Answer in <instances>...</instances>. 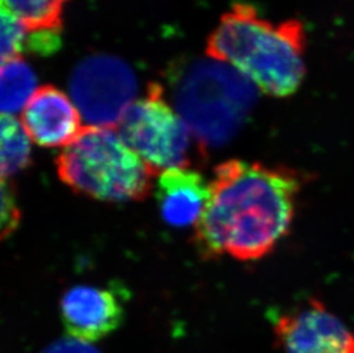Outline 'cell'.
<instances>
[{
    "instance_id": "cell-1",
    "label": "cell",
    "mask_w": 354,
    "mask_h": 353,
    "mask_svg": "<svg viewBox=\"0 0 354 353\" xmlns=\"http://www.w3.org/2000/svg\"><path fill=\"white\" fill-rule=\"evenodd\" d=\"M301 188V176L287 168L241 160L221 163L195 228L197 249L204 258L268 256L290 230Z\"/></svg>"
},
{
    "instance_id": "cell-2",
    "label": "cell",
    "mask_w": 354,
    "mask_h": 353,
    "mask_svg": "<svg viewBox=\"0 0 354 353\" xmlns=\"http://www.w3.org/2000/svg\"><path fill=\"white\" fill-rule=\"evenodd\" d=\"M306 35L301 21L272 24L248 3H235L207 40V57L231 64L263 93L287 98L305 75Z\"/></svg>"
},
{
    "instance_id": "cell-3",
    "label": "cell",
    "mask_w": 354,
    "mask_h": 353,
    "mask_svg": "<svg viewBox=\"0 0 354 353\" xmlns=\"http://www.w3.org/2000/svg\"><path fill=\"white\" fill-rule=\"evenodd\" d=\"M257 90L231 64L210 57L193 61L172 78L176 111L203 150L234 137L256 102Z\"/></svg>"
},
{
    "instance_id": "cell-4",
    "label": "cell",
    "mask_w": 354,
    "mask_h": 353,
    "mask_svg": "<svg viewBox=\"0 0 354 353\" xmlns=\"http://www.w3.org/2000/svg\"><path fill=\"white\" fill-rule=\"evenodd\" d=\"M57 169L74 192L106 202L142 200L158 172L115 127L91 125L57 156Z\"/></svg>"
},
{
    "instance_id": "cell-5",
    "label": "cell",
    "mask_w": 354,
    "mask_h": 353,
    "mask_svg": "<svg viewBox=\"0 0 354 353\" xmlns=\"http://www.w3.org/2000/svg\"><path fill=\"white\" fill-rule=\"evenodd\" d=\"M163 94L160 84H149L146 97L129 108L118 125L124 141L156 171L189 162V130Z\"/></svg>"
},
{
    "instance_id": "cell-6",
    "label": "cell",
    "mask_w": 354,
    "mask_h": 353,
    "mask_svg": "<svg viewBox=\"0 0 354 353\" xmlns=\"http://www.w3.org/2000/svg\"><path fill=\"white\" fill-rule=\"evenodd\" d=\"M69 90L88 125L116 127L136 102L137 78L129 64L120 57L94 54L76 66Z\"/></svg>"
},
{
    "instance_id": "cell-7",
    "label": "cell",
    "mask_w": 354,
    "mask_h": 353,
    "mask_svg": "<svg viewBox=\"0 0 354 353\" xmlns=\"http://www.w3.org/2000/svg\"><path fill=\"white\" fill-rule=\"evenodd\" d=\"M274 333L286 353H354V334L320 300L277 317Z\"/></svg>"
},
{
    "instance_id": "cell-8",
    "label": "cell",
    "mask_w": 354,
    "mask_h": 353,
    "mask_svg": "<svg viewBox=\"0 0 354 353\" xmlns=\"http://www.w3.org/2000/svg\"><path fill=\"white\" fill-rule=\"evenodd\" d=\"M60 311L66 332L73 338L87 343L118 329L124 316L122 297L118 291L85 284L66 291Z\"/></svg>"
},
{
    "instance_id": "cell-9",
    "label": "cell",
    "mask_w": 354,
    "mask_h": 353,
    "mask_svg": "<svg viewBox=\"0 0 354 353\" xmlns=\"http://www.w3.org/2000/svg\"><path fill=\"white\" fill-rule=\"evenodd\" d=\"M22 125L31 141L47 148H66L84 129L75 102L52 85H44L36 91L22 110Z\"/></svg>"
},
{
    "instance_id": "cell-10",
    "label": "cell",
    "mask_w": 354,
    "mask_h": 353,
    "mask_svg": "<svg viewBox=\"0 0 354 353\" xmlns=\"http://www.w3.org/2000/svg\"><path fill=\"white\" fill-rule=\"evenodd\" d=\"M158 207L163 219L174 227L196 225L210 199V185L188 168L163 171L158 181Z\"/></svg>"
},
{
    "instance_id": "cell-11",
    "label": "cell",
    "mask_w": 354,
    "mask_h": 353,
    "mask_svg": "<svg viewBox=\"0 0 354 353\" xmlns=\"http://www.w3.org/2000/svg\"><path fill=\"white\" fill-rule=\"evenodd\" d=\"M37 77L22 57L1 62L0 106L3 115L24 110L37 91Z\"/></svg>"
},
{
    "instance_id": "cell-12",
    "label": "cell",
    "mask_w": 354,
    "mask_h": 353,
    "mask_svg": "<svg viewBox=\"0 0 354 353\" xmlns=\"http://www.w3.org/2000/svg\"><path fill=\"white\" fill-rule=\"evenodd\" d=\"M0 141L1 179H6L29 167L31 139L22 122L10 115H3L0 122Z\"/></svg>"
},
{
    "instance_id": "cell-13",
    "label": "cell",
    "mask_w": 354,
    "mask_h": 353,
    "mask_svg": "<svg viewBox=\"0 0 354 353\" xmlns=\"http://www.w3.org/2000/svg\"><path fill=\"white\" fill-rule=\"evenodd\" d=\"M67 0H1V10L17 17L32 30L61 29Z\"/></svg>"
},
{
    "instance_id": "cell-14",
    "label": "cell",
    "mask_w": 354,
    "mask_h": 353,
    "mask_svg": "<svg viewBox=\"0 0 354 353\" xmlns=\"http://www.w3.org/2000/svg\"><path fill=\"white\" fill-rule=\"evenodd\" d=\"M28 27L17 17L1 10V37H0V57L1 62L12 57H21L24 37Z\"/></svg>"
},
{
    "instance_id": "cell-15",
    "label": "cell",
    "mask_w": 354,
    "mask_h": 353,
    "mask_svg": "<svg viewBox=\"0 0 354 353\" xmlns=\"http://www.w3.org/2000/svg\"><path fill=\"white\" fill-rule=\"evenodd\" d=\"M20 210L17 207V197L10 183L3 179L1 183V237H10L20 223Z\"/></svg>"
},
{
    "instance_id": "cell-16",
    "label": "cell",
    "mask_w": 354,
    "mask_h": 353,
    "mask_svg": "<svg viewBox=\"0 0 354 353\" xmlns=\"http://www.w3.org/2000/svg\"><path fill=\"white\" fill-rule=\"evenodd\" d=\"M43 353H100L95 347L76 338L60 340L47 347Z\"/></svg>"
}]
</instances>
